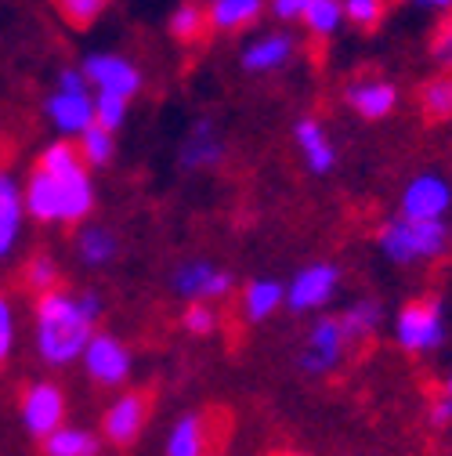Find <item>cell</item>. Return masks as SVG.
Returning a JSON list of instances; mask_svg holds the SVG:
<instances>
[{
	"label": "cell",
	"mask_w": 452,
	"mask_h": 456,
	"mask_svg": "<svg viewBox=\"0 0 452 456\" xmlns=\"http://www.w3.org/2000/svg\"><path fill=\"white\" fill-rule=\"evenodd\" d=\"M94 330L98 326L80 312L77 290L59 287L33 297V352L47 370L77 366Z\"/></svg>",
	"instance_id": "obj_1"
},
{
	"label": "cell",
	"mask_w": 452,
	"mask_h": 456,
	"mask_svg": "<svg viewBox=\"0 0 452 456\" xmlns=\"http://www.w3.org/2000/svg\"><path fill=\"white\" fill-rule=\"evenodd\" d=\"M376 250L394 268L434 265L452 250V224L448 221H413L402 214H391L376 228Z\"/></svg>",
	"instance_id": "obj_2"
},
{
	"label": "cell",
	"mask_w": 452,
	"mask_h": 456,
	"mask_svg": "<svg viewBox=\"0 0 452 456\" xmlns=\"http://www.w3.org/2000/svg\"><path fill=\"white\" fill-rule=\"evenodd\" d=\"M391 340L406 355H434L448 340V315L438 297H413L391 315Z\"/></svg>",
	"instance_id": "obj_3"
},
{
	"label": "cell",
	"mask_w": 452,
	"mask_h": 456,
	"mask_svg": "<svg viewBox=\"0 0 452 456\" xmlns=\"http://www.w3.org/2000/svg\"><path fill=\"white\" fill-rule=\"evenodd\" d=\"M44 117L62 138H80L94 124V91L87 77L77 69H62L54 80V91L44 98Z\"/></svg>",
	"instance_id": "obj_4"
},
{
	"label": "cell",
	"mask_w": 452,
	"mask_h": 456,
	"mask_svg": "<svg viewBox=\"0 0 452 456\" xmlns=\"http://www.w3.org/2000/svg\"><path fill=\"white\" fill-rule=\"evenodd\" d=\"M171 294L185 305H221L236 290V272L210 257H185L171 268Z\"/></svg>",
	"instance_id": "obj_5"
},
{
	"label": "cell",
	"mask_w": 452,
	"mask_h": 456,
	"mask_svg": "<svg viewBox=\"0 0 452 456\" xmlns=\"http://www.w3.org/2000/svg\"><path fill=\"white\" fill-rule=\"evenodd\" d=\"M80 370L84 377L101 387V391H120L131 384V373H134V352L131 345L112 333V330H94V337L87 340V348L80 355Z\"/></svg>",
	"instance_id": "obj_6"
},
{
	"label": "cell",
	"mask_w": 452,
	"mask_h": 456,
	"mask_svg": "<svg viewBox=\"0 0 452 456\" xmlns=\"http://www.w3.org/2000/svg\"><path fill=\"white\" fill-rule=\"evenodd\" d=\"M348 348H351V340L344 337L341 319L322 312V315L311 319V326H308V333L301 340V348H297V370L304 377H311V380L329 377V373H336L344 366Z\"/></svg>",
	"instance_id": "obj_7"
},
{
	"label": "cell",
	"mask_w": 452,
	"mask_h": 456,
	"mask_svg": "<svg viewBox=\"0 0 452 456\" xmlns=\"http://www.w3.org/2000/svg\"><path fill=\"white\" fill-rule=\"evenodd\" d=\"M149 417H152V398H149L145 391L120 387V391H112L109 406L101 410L98 435H101V442L112 445V449H131V445L145 435Z\"/></svg>",
	"instance_id": "obj_8"
},
{
	"label": "cell",
	"mask_w": 452,
	"mask_h": 456,
	"mask_svg": "<svg viewBox=\"0 0 452 456\" xmlns=\"http://www.w3.org/2000/svg\"><path fill=\"white\" fill-rule=\"evenodd\" d=\"M344 272L336 261H311L301 265L287 282V308L294 315H322L333 297L341 294Z\"/></svg>",
	"instance_id": "obj_9"
},
{
	"label": "cell",
	"mask_w": 452,
	"mask_h": 456,
	"mask_svg": "<svg viewBox=\"0 0 452 456\" xmlns=\"http://www.w3.org/2000/svg\"><path fill=\"white\" fill-rule=\"evenodd\" d=\"M69 413V398H66V387L59 380H29L22 387V398H19V420H22V431L36 442H44L47 435H54Z\"/></svg>",
	"instance_id": "obj_10"
},
{
	"label": "cell",
	"mask_w": 452,
	"mask_h": 456,
	"mask_svg": "<svg viewBox=\"0 0 452 456\" xmlns=\"http://www.w3.org/2000/svg\"><path fill=\"white\" fill-rule=\"evenodd\" d=\"M413 221H448L452 214V182L441 170H420L399 192V210Z\"/></svg>",
	"instance_id": "obj_11"
},
{
	"label": "cell",
	"mask_w": 452,
	"mask_h": 456,
	"mask_svg": "<svg viewBox=\"0 0 452 456\" xmlns=\"http://www.w3.org/2000/svg\"><path fill=\"white\" fill-rule=\"evenodd\" d=\"M80 73L87 77L94 94H120V98L134 102L141 94V87H145L141 69L131 59H124V54H117V51H91L87 59L80 62Z\"/></svg>",
	"instance_id": "obj_12"
},
{
	"label": "cell",
	"mask_w": 452,
	"mask_h": 456,
	"mask_svg": "<svg viewBox=\"0 0 452 456\" xmlns=\"http://www.w3.org/2000/svg\"><path fill=\"white\" fill-rule=\"evenodd\" d=\"M301 51V40L290 33V29H268V33H257L243 44L239 51V66L250 73V77H271V73H282Z\"/></svg>",
	"instance_id": "obj_13"
},
{
	"label": "cell",
	"mask_w": 452,
	"mask_h": 456,
	"mask_svg": "<svg viewBox=\"0 0 452 456\" xmlns=\"http://www.w3.org/2000/svg\"><path fill=\"white\" fill-rule=\"evenodd\" d=\"M399 102H402V91L387 77H359L344 87V105L366 124H380V120L394 117Z\"/></svg>",
	"instance_id": "obj_14"
},
{
	"label": "cell",
	"mask_w": 452,
	"mask_h": 456,
	"mask_svg": "<svg viewBox=\"0 0 452 456\" xmlns=\"http://www.w3.org/2000/svg\"><path fill=\"white\" fill-rule=\"evenodd\" d=\"M224 159H229V145H224V134L217 131V124L210 117L196 120L182 145H178V163L182 170H189V175H203V170H217Z\"/></svg>",
	"instance_id": "obj_15"
},
{
	"label": "cell",
	"mask_w": 452,
	"mask_h": 456,
	"mask_svg": "<svg viewBox=\"0 0 452 456\" xmlns=\"http://www.w3.org/2000/svg\"><path fill=\"white\" fill-rule=\"evenodd\" d=\"M26 200H22V182L8 167H0V265L12 261L26 240Z\"/></svg>",
	"instance_id": "obj_16"
},
{
	"label": "cell",
	"mask_w": 452,
	"mask_h": 456,
	"mask_svg": "<svg viewBox=\"0 0 452 456\" xmlns=\"http://www.w3.org/2000/svg\"><path fill=\"white\" fill-rule=\"evenodd\" d=\"M282 308H287V282L275 275H254L243 282L239 290V315L250 326H261L268 319H275Z\"/></svg>",
	"instance_id": "obj_17"
},
{
	"label": "cell",
	"mask_w": 452,
	"mask_h": 456,
	"mask_svg": "<svg viewBox=\"0 0 452 456\" xmlns=\"http://www.w3.org/2000/svg\"><path fill=\"white\" fill-rule=\"evenodd\" d=\"M294 145L304 159V167L311 170V175L326 178L336 170V145H333V134L329 127L319 120V117H301L294 124Z\"/></svg>",
	"instance_id": "obj_18"
},
{
	"label": "cell",
	"mask_w": 452,
	"mask_h": 456,
	"mask_svg": "<svg viewBox=\"0 0 452 456\" xmlns=\"http://www.w3.org/2000/svg\"><path fill=\"white\" fill-rule=\"evenodd\" d=\"M22 200H26V214L36 224H62V192H59V178L47 175V170L33 167V175L22 182Z\"/></svg>",
	"instance_id": "obj_19"
},
{
	"label": "cell",
	"mask_w": 452,
	"mask_h": 456,
	"mask_svg": "<svg viewBox=\"0 0 452 456\" xmlns=\"http://www.w3.org/2000/svg\"><path fill=\"white\" fill-rule=\"evenodd\" d=\"M163 456H210V420L199 410H185L174 417L163 438Z\"/></svg>",
	"instance_id": "obj_20"
},
{
	"label": "cell",
	"mask_w": 452,
	"mask_h": 456,
	"mask_svg": "<svg viewBox=\"0 0 452 456\" xmlns=\"http://www.w3.org/2000/svg\"><path fill=\"white\" fill-rule=\"evenodd\" d=\"M73 250H77V261L84 268H109L112 261L120 257V236L112 232L109 224H98V221H84L77 224V236H73Z\"/></svg>",
	"instance_id": "obj_21"
},
{
	"label": "cell",
	"mask_w": 452,
	"mask_h": 456,
	"mask_svg": "<svg viewBox=\"0 0 452 456\" xmlns=\"http://www.w3.org/2000/svg\"><path fill=\"white\" fill-rule=\"evenodd\" d=\"M268 12V0H210L206 22L214 33H239L250 29Z\"/></svg>",
	"instance_id": "obj_22"
},
{
	"label": "cell",
	"mask_w": 452,
	"mask_h": 456,
	"mask_svg": "<svg viewBox=\"0 0 452 456\" xmlns=\"http://www.w3.org/2000/svg\"><path fill=\"white\" fill-rule=\"evenodd\" d=\"M341 319V330L351 345H362V340L376 337V330L383 326V301L380 297H355L344 305V312H336Z\"/></svg>",
	"instance_id": "obj_23"
},
{
	"label": "cell",
	"mask_w": 452,
	"mask_h": 456,
	"mask_svg": "<svg viewBox=\"0 0 452 456\" xmlns=\"http://www.w3.org/2000/svg\"><path fill=\"white\" fill-rule=\"evenodd\" d=\"M101 435L80 424H62L54 435H47L40 442L44 456H101Z\"/></svg>",
	"instance_id": "obj_24"
},
{
	"label": "cell",
	"mask_w": 452,
	"mask_h": 456,
	"mask_svg": "<svg viewBox=\"0 0 452 456\" xmlns=\"http://www.w3.org/2000/svg\"><path fill=\"white\" fill-rule=\"evenodd\" d=\"M301 26L311 40H329L336 37L348 19H344V0H308V8L301 15Z\"/></svg>",
	"instance_id": "obj_25"
},
{
	"label": "cell",
	"mask_w": 452,
	"mask_h": 456,
	"mask_svg": "<svg viewBox=\"0 0 452 456\" xmlns=\"http://www.w3.org/2000/svg\"><path fill=\"white\" fill-rule=\"evenodd\" d=\"M416 105L424 112V120H431V124L452 120V77L448 73L427 77L420 84V91H416Z\"/></svg>",
	"instance_id": "obj_26"
},
{
	"label": "cell",
	"mask_w": 452,
	"mask_h": 456,
	"mask_svg": "<svg viewBox=\"0 0 452 456\" xmlns=\"http://www.w3.org/2000/svg\"><path fill=\"white\" fill-rule=\"evenodd\" d=\"M22 287H26L33 297L59 290V287H62V265H59V257L47 254V250L29 254L26 265H22Z\"/></svg>",
	"instance_id": "obj_27"
},
{
	"label": "cell",
	"mask_w": 452,
	"mask_h": 456,
	"mask_svg": "<svg viewBox=\"0 0 452 456\" xmlns=\"http://www.w3.org/2000/svg\"><path fill=\"white\" fill-rule=\"evenodd\" d=\"M73 142H77V152H80V159H84L87 170H101V167H109L112 159H117V134L98 127V124H91Z\"/></svg>",
	"instance_id": "obj_28"
},
{
	"label": "cell",
	"mask_w": 452,
	"mask_h": 456,
	"mask_svg": "<svg viewBox=\"0 0 452 456\" xmlns=\"http://www.w3.org/2000/svg\"><path fill=\"white\" fill-rule=\"evenodd\" d=\"M210 33V22H206V8L196 4V0H182V4L171 12V37L185 47L199 44L203 37Z\"/></svg>",
	"instance_id": "obj_29"
},
{
	"label": "cell",
	"mask_w": 452,
	"mask_h": 456,
	"mask_svg": "<svg viewBox=\"0 0 452 456\" xmlns=\"http://www.w3.org/2000/svg\"><path fill=\"white\" fill-rule=\"evenodd\" d=\"M112 0H51V8L59 12V19L73 29H87L94 26L105 12H109Z\"/></svg>",
	"instance_id": "obj_30"
},
{
	"label": "cell",
	"mask_w": 452,
	"mask_h": 456,
	"mask_svg": "<svg viewBox=\"0 0 452 456\" xmlns=\"http://www.w3.org/2000/svg\"><path fill=\"white\" fill-rule=\"evenodd\" d=\"M178 326L189 337L206 340V337H214L221 330V312H217V305H185V312L178 315Z\"/></svg>",
	"instance_id": "obj_31"
},
{
	"label": "cell",
	"mask_w": 452,
	"mask_h": 456,
	"mask_svg": "<svg viewBox=\"0 0 452 456\" xmlns=\"http://www.w3.org/2000/svg\"><path fill=\"white\" fill-rule=\"evenodd\" d=\"M127 117H131V102L127 98H120V94H94V124L98 127L120 134Z\"/></svg>",
	"instance_id": "obj_32"
},
{
	"label": "cell",
	"mask_w": 452,
	"mask_h": 456,
	"mask_svg": "<svg viewBox=\"0 0 452 456\" xmlns=\"http://www.w3.org/2000/svg\"><path fill=\"white\" fill-rule=\"evenodd\" d=\"M427 54L438 73H448L452 77V12L441 15V22L434 26L431 40H427Z\"/></svg>",
	"instance_id": "obj_33"
},
{
	"label": "cell",
	"mask_w": 452,
	"mask_h": 456,
	"mask_svg": "<svg viewBox=\"0 0 452 456\" xmlns=\"http://www.w3.org/2000/svg\"><path fill=\"white\" fill-rule=\"evenodd\" d=\"M19 345V315H15V301L12 294L0 290V366L15 355Z\"/></svg>",
	"instance_id": "obj_34"
},
{
	"label": "cell",
	"mask_w": 452,
	"mask_h": 456,
	"mask_svg": "<svg viewBox=\"0 0 452 456\" xmlns=\"http://www.w3.org/2000/svg\"><path fill=\"white\" fill-rule=\"evenodd\" d=\"M387 15V0H344V19L355 29H376Z\"/></svg>",
	"instance_id": "obj_35"
},
{
	"label": "cell",
	"mask_w": 452,
	"mask_h": 456,
	"mask_svg": "<svg viewBox=\"0 0 452 456\" xmlns=\"http://www.w3.org/2000/svg\"><path fill=\"white\" fill-rule=\"evenodd\" d=\"M427 428L438 431V435L452 431V398H448V395L438 391L431 403H427Z\"/></svg>",
	"instance_id": "obj_36"
},
{
	"label": "cell",
	"mask_w": 452,
	"mask_h": 456,
	"mask_svg": "<svg viewBox=\"0 0 452 456\" xmlns=\"http://www.w3.org/2000/svg\"><path fill=\"white\" fill-rule=\"evenodd\" d=\"M304 8H308V0H268V15L282 26H301Z\"/></svg>",
	"instance_id": "obj_37"
},
{
	"label": "cell",
	"mask_w": 452,
	"mask_h": 456,
	"mask_svg": "<svg viewBox=\"0 0 452 456\" xmlns=\"http://www.w3.org/2000/svg\"><path fill=\"white\" fill-rule=\"evenodd\" d=\"M77 301H80V312L98 326L101 315H105V294L94 290V287H84V290H77Z\"/></svg>",
	"instance_id": "obj_38"
},
{
	"label": "cell",
	"mask_w": 452,
	"mask_h": 456,
	"mask_svg": "<svg viewBox=\"0 0 452 456\" xmlns=\"http://www.w3.org/2000/svg\"><path fill=\"white\" fill-rule=\"evenodd\" d=\"M409 4H416L420 12H434V15H448L452 12V0H409Z\"/></svg>",
	"instance_id": "obj_39"
},
{
	"label": "cell",
	"mask_w": 452,
	"mask_h": 456,
	"mask_svg": "<svg viewBox=\"0 0 452 456\" xmlns=\"http://www.w3.org/2000/svg\"><path fill=\"white\" fill-rule=\"evenodd\" d=\"M441 395H448V398H452V373L441 380Z\"/></svg>",
	"instance_id": "obj_40"
},
{
	"label": "cell",
	"mask_w": 452,
	"mask_h": 456,
	"mask_svg": "<svg viewBox=\"0 0 452 456\" xmlns=\"http://www.w3.org/2000/svg\"><path fill=\"white\" fill-rule=\"evenodd\" d=\"M448 456H452V452H448Z\"/></svg>",
	"instance_id": "obj_41"
}]
</instances>
